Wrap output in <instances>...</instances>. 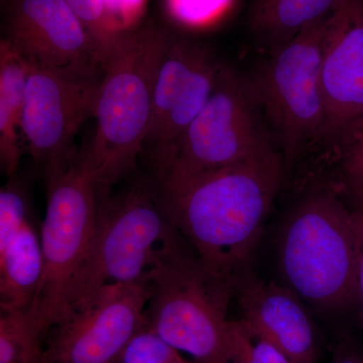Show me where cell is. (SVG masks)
Listing matches in <instances>:
<instances>
[{"instance_id":"6da1fadb","label":"cell","mask_w":363,"mask_h":363,"mask_svg":"<svg viewBox=\"0 0 363 363\" xmlns=\"http://www.w3.org/2000/svg\"><path fill=\"white\" fill-rule=\"evenodd\" d=\"M150 175L172 225L207 269L235 291L253 272V255L285 182L278 147L214 171Z\"/></svg>"},{"instance_id":"7a4b0ae2","label":"cell","mask_w":363,"mask_h":363,"mask_svg":"<svg viewBox=\"0 0 363 363\" xmlns=\"http://www.w3.org/2000/svg\"><path fill=\"white\" fill-rule=\"evenodd\" d=\"M172 38L155 25L130 26L116 35L107 52L96 130L81 152L99 194L111 192L138 168L152 116L157 69Z\"/></svg>"},{"instance_id":"3957f363","label":"cell","mask_w":363,"mask_h":363,"mask_svg":"<svg viewBox=\"0 0 363 363\" xmlns=\"http://www.w3.org/2000/svg\"><path fill=\"white\" fill-rule=\"evenodd\" d=\"M283 285L324 311L357 309V231L352 210L333 184L296 203L277 240Z\"/></svg>"},{"instance_id":"277c9868","label":"cell","mask_w":363,"mask_h":363,"mask_svg":"<svg viewBox=\"0 0 363 363\" xmlns=\"http://www.w3.org/2000/svg\"><path fill=\"white\" fill-rule=\"evenodd\" d=\"M187 245L162 211L152 176L131 175L114 194H99L94 235L67 286L61 320L101 286L149 283L152 272Z\"/></svg>"},{"instance_id":"5b68a950","label":"cell","mask_w":363,"mask_h":363,"mask_svg":"<svg viewBox=\"0 0 363 363\" xmlns=\"http://www.w3.org/2000/svg\"><path fill=\"white\" fill-rule=\"evenodd\" d=\"M145 325L195 363H229L233 286L192 250L172 255L152 272Z\"/></svg>"},{"instance_id":"8992f818","label":"cell","mask_w":363,"mask_h":363,"mask_svg":"<svg viewBox=\"0 0 363 363\" xmlns=\"http://www.w3.org/2000/svg\"><path fill=\"white\" fill-rule=\"evenodd\" d=\"M329 18L269 49L250 77L286 169L308 147L325 140L327 112L321 70Z\"/></svg>"},{"instance_id":"52a82bcc","label":"cell","mask_w":363,"mask_h":363,"mask_svg":"<svg viewBox=\"0 0 363 363\" xmlns=\"http://www.w3.org/2000/svg\"><path fill=\"white\" fill-rule=\"evenodd\" d=\"M264 119L250 78L225 64L204 108L182 135L171 156L150 172L201 173L259 156L277 147Z\"/></svg>"},{"instance_id":"ba28073f","label":"cell","mask_w":363,"mask_h":363,"mask_svg":"<svg viewBox=\"0 0 363 363\" xmlns=\"http://www.w3.org/2000/svg\"><path fill=\"white\" fill-rule=\"evenodd\" d=\"M104 66L42 68L30 65L21 130L26 150L47 184L77 159L75 138L96 116Z\"/></svg>"},{"instance_id":"9c48e42d","label":"cell","mask_w":363,"mask_h":363,"mask_svg":"<svg viewBox=\"0 0 363 363\" xmlns=\"http://www.w3.org/2000/svg\"><path fill=\"white\" fill-rule=\"evenodd\" d=\"M42 227L44 272L30 311L43 335L58 324L67 286L84 259L96 227L98 188L79 152L64 175L47 184Z\"/></svg>"},{"instance_id":"30bf717a","label":"cell","mask_w":363,"mask_h":363,"mask_svg":"<svg viewBox=\"0 0 363 363\" xmlns=\"http://www.w3.org/2000/svg\"><path fill=\"white\" fill-rule=\"evenodd\" d=\"M150 296V283L97 289L52 327L43 363H117L145 323Z\"/></svg>"},{"instance_id":"8fae6325","label":"cell","mask_w":363,"mask_h":363,"mask_svg":"<svg viewBox=\"0 0 363 363\" xmlns=\"http://www.w3.org/2000/svg\"><path fill=\"white\" fill-rule=\"evenodd\" d=\"M4 40L28 65L104 66L96 43L66 0H6Z\"/></svg>"},{"instance_id":"7c38bea8","label":"cell","mask_w":363,"mask_h":363,"mask_svg":"<svg viewBox=\"0 0 363 363\" xmlns=\"http://www.w3.org/2000/svg\"><path fill=\"white\" fill-rule=\"evenodd\" d=\"M321 73L325 140L339 147L363 123V0H343L329 18Z\"/></svg>"},{"instance_id":"4fadbf2b","label":"cell","mask_w":363,"mask_h":363,"mask_svg":"<svg viewBox=\"0 0 363 363\" xmlns=\"http://www.w3.org/2000/svg\"><path fill=\"white\" fill-rule=\"evenodd\" d=\"M240 319L269 339L295 363H315L316 330L304 301L283 284L267 283L255 272L234 291Z\"/></svg>"},{"instance_id":"5bb4252c","label":"cell","mask_w":363,"mask_h":363,"mask_svg":"<svg viewBox=\"0 0 363 363\" xmlns=\"http://www.w3.org/2000/svg\"><path fill=\"white\" fill-rule=\"evenodd\" d=\"M225 63L211 48H203L197 61L177 90L171 107L156 135L143 145L150 169L164 164L179 140L204 108Z\"/></svg>"},{"instance_id":"9a60e30c","label":"cell","mask_w":363,"mask_h":363,"mask_svg":"<svg viewBox=\"0 0 363 363\" xmlns=\"http://www.w3.org/2000/svg\"><path fill=\"white\" fill-rule=\"evenodd\" d=\"M343 0H253L248 11L252 37L267 50L292 40L329 18Z\"/></svg>"},{"instance_id":"2e32d148","label":"cell","mask_w":363,"mask_h":363,"mask_svg":"<svg viewBox=\"0 0 363 363\" xmlns=\"http://www.w3.org/2000/svg\"><path fill=\"white\" fill-rule=\"evenodd\" d=\"M44 272L42 241L28 220L6 247L0 250V307H32Z\"/></svg>"},{"instance_id":"e0dca14e","label":"cell","mask_w":363,"mask_h":363,"mask_svg":"<svg viewBox=\"0 0 363 363\" xmlns=\"http://www.w3.org/2000/svg\"><path fill=\"white\" fill-rule=\"evenodd\" d=\"M30 65L4 40L0 43V166L13 175L25 152L21 117Z\"/></svg>"},{"instance_id":"ac0fdd59","label":"cell","mask_w":363,"mask_h":363,"mask_svg":"<svg viewBox=\"0 0 363 363\" xmlns=\"http://www.w3.org/2000/svg\"><path fill=\"white\" fill-rule=\"evenodd\" d=\"M44 337L30 309L1 310L0 363H43Z\"/></svg>"},{"instance_id":"d6986e66","label":"cell","mask_w":363,"mask_h":363,"mask_svg":"<svg viewBox=\"0 0 363 363\" xmlns=\"http://www.w3.org/2000/svg\"><path fill=\"white\" fill-rule=\"evenodd\" d=\"M229 363H295L269 339L241 319L230 320Z\"/></svg>"},{"instance_id":"ffe728a7","label":"cell","mask_w":363,"mask_h":363,"mask_svg":"<svg viewBox=\"0 0 363 363\" xmlns=\"http://www.w3.org/2000/svg\"><path fill=\"white\" fill-rule=\"evenodd\" d=\"M117 363H195L143 325L128 344Z\"/></svg>"},{"instance_id":"44dd1931","label":"cell","mask_w":363,"mask_h":363,"mask_svg":"<svg viewBox=\"0 0 363 363\" xmlns=\"http://www.w3.org/2000/svg\"><path fill=\"white\" fill-rule=\"evenodd\" d=\"M99 48L104 62L119 30L112 23L107 0H66Z\"/></svg>"},{"instance_id":"7402d4cb","label":"cell","mask_w":363,"mask_h":363,"mask_svg":"<svg viewBox=\"0 0 363 363\" xmlns=\"http://www.w3.org/2000/svg\"><path fill=\"white\" fill-rule=\"evenodd\" d=\"M28 217V202L21 184L11 181L0 190V250L20 233Z\"/></svg>"},{"instance_id":"603a6c76","label":"cell","mask_w":363,"mask_h":363,"mask_svg":"<svg viewBox=\"0 0 363 363\" xmlns=\"http://www.w3.org/2000/svg\"><path fill=\"white\" fill-rule=\"evenodd\" d=\"M334 185L363 189V123L339 147L338 178Z\"/></svg>"},{"instance_id":"cb8c5ba5","label":"cell","mask_w":363,"mask_h":363,"mask_svg":"<svg viewBox=\"0 0 363 363\" xmlns=\"http://www.w3.org/2000/svg\"><path fill=\"white\" fill-rule=\"evenodd\" d=\"M354 216L357 231V311L363 326V189L337 187Z\"/></svg>"},{"instance_id":"d4e9b609","label":"cell","mask_w":363,"mask_h":363,"mask_svg":"<svg viewBox=\"0 0 363 363\" xmlns=\"http://www.w3.org/2000/svg\"><path fill=\"white\" fill-rule=\"evenodd\" d=\"M331 363H363L362 341L354 336H343L334 346Z\"/></svg>"},{"instance_id":"484cf974","label":"cell","mask_w":363,"mask_h":363,"mask_svg":"<svg viewBox=\"0 0 363 363\" xmlns=\"http://www.w3.org/2000/svg\"><path fill=\"white\" fill-rule=\"evenodd\" d=\"M142 4L143 0H107L109 16L119 32L128 28L124 23L135 16Z\"/></svg>"}]
</instances>
